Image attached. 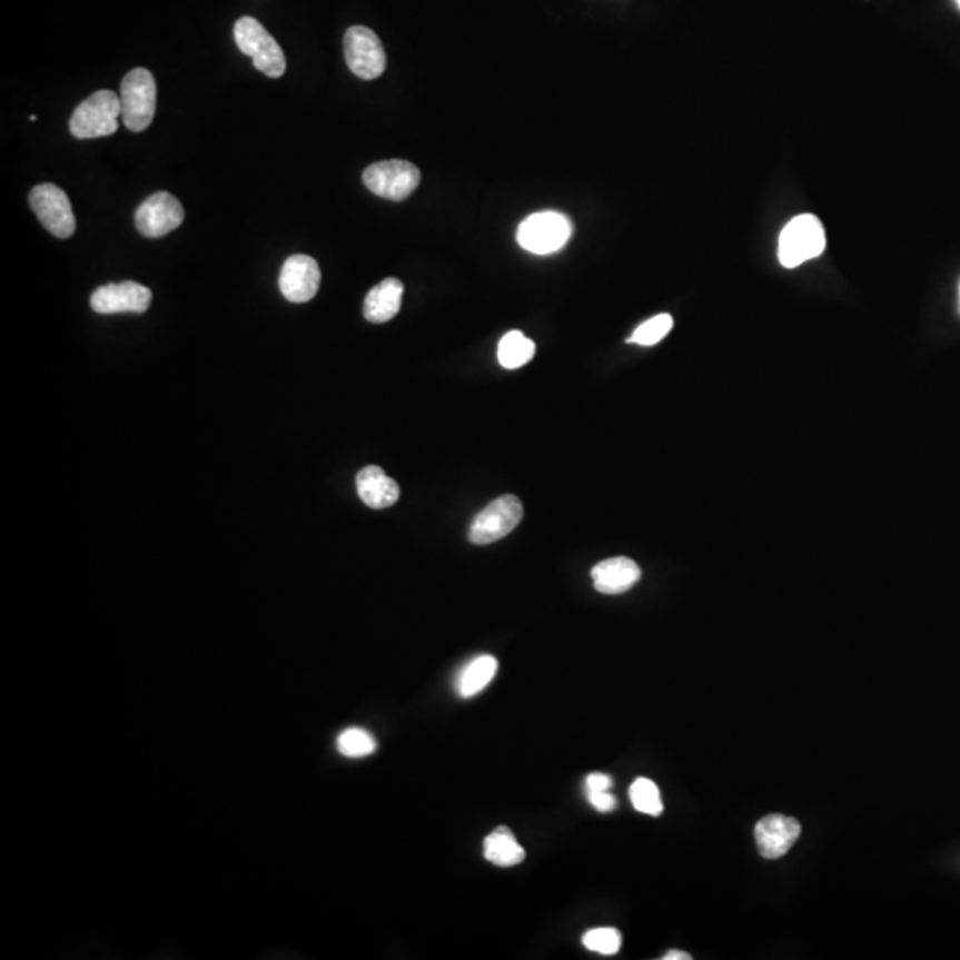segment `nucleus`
Here are the masks:
<instances>
[{"label":"nucleus","mask_w":960,"mask_h":960,"mask_svg":"<svg viewBox=\"0 0 960 960\" xmlns=\"http://www.w3.org/2000/svg\"><path fill=\"white\" fill-rule=\"evenodd\" d=\"M582 944L587 948L588 952L602 953V956H615L621 950L623 938H621L620 930L602 927V929H593L585 932L584 938H582Z\"/></svg>","instance_id":"5701e85b"},{"label":"nucleus","mask_w":960,"mask_h":960,"mask_svg":"<svg viewBox=\"0 0 960 960\" xmlns=\"http://www.w3.org/2000/svg\"><path fill=\"white\" fill-rule=\"evenodd\" d=\"M484 858L496 867H516L525 861V849L509 828H498L484 840Z\"/></svg>","instance_id":"a211bd4d"},{"label":"nucleus","mask_w":960,"mask_h":960,"mask_svg":"<svg viewBox=\"0 0 960 960\" xmlns=\"http://www.w3.org/2000/svg\"><path fill=\"white\" fill-rule=\"evenodd\" d=\"M825 244V230L819 217L811 214L793 217L779 237V261L786 269H795L804 261L820 257Z\"/></svg>","instance_id":"7ed1b4c3"},{"label":"nucleus","mask_w":960,"mask_h":960,"mask_svg":"<svg viewBox=\"0 0 960 960\" xmlns=\"http://www.w3.org/2000/svg\"><path fill=\"white\" fill-rule=\"evenodd\" d=\"M673 317L669 314H660L653 319L646 320V323L641 324L635 331H633L632 337L629 338L630 344H637V346L642 347H651L656 346L659 342L664 340L667 337L669 331L673 329Z\"/></svg>","instance_id":"4be33fe9"},{"label":"nucleus","mask_w":960,"mask_h":960,"mask_svg":"<svg viewBox=\"0 0 960 960\" xmlns=\"http://www.w3.org/2000/svg\"><path fill=\"white\" fill-rule=\"evenodd\" d=\"M611 775L602 774V772H594V774H588L587 778H585V793L611 792Z\"/></svg>","instance_id":"393cba45"},{"label":"nucleus","mask_w":960,"mask_h":960,"mask_svg":"<svg viewBox=\"0 0 960 960\" xmlns=\"http://www.w3.org/2000/svg\"><path fill=\"white\" fill-rule=\"evenodd\" d=\"M523 519V505L518 496L502 495L486 505L469 525L468 541L474 545H492L509 536Z\"/></svg>","instance_id":"423d86ee"},{"label":"nucleus","mask_w":960,"mask_h":960,"mask_svg":"<svg viewBox=\"0 0 960 960\" xmlns=\"http://www.w3.org/2000/svg\"><path fill=\"white\" fill-rule=\"evenodd\" d=\"M120 118V95L100 89L77 106L71 115L70 132L77 139L106 138L118 130Z\"/></svg>","instance_id":"f257e3e1"},{"label":"nucleus","mask_w":960,"mask_h":960,"mask_svg":"<svg viewBox=\"0 0 960 960\" xmlns=\"http://www.w3.org/2000/svg\"><path fill=\"white\" fill-rule=\"evenodd\" d=\"M641 567L629 557L606 558L591 570L594 588L602 594H623L641 580Z\"/></svg>","instance_id":"4468645a"},{"label":"nucleus","mask_w":960,"mask_h":960,"mask_svg":"<svg viewBox=\"0 0 960 960\" xmlns=\"http://www.w3.org/2000/svg\"><path fill=\"white\" fill-rule=\"evenodd\" d=\"M121 121L132 132L150 127L156 116L157 85L147 68H133L121 80Z\"/></svg>","instance_id":"20e7f679"},{"label":"nucleus","mask_w":960,"mask_h":960,"mask_svg":"<svg viewBox=\"0 0 960 960\" xmlns=\"http://www.w3.org/2000/svg\"><path fill=\"white\" fill-rule=\"evenodd\" d=\"M630 801L639 813L660 817L664 811V802L660 796L659 786L651 779L639 778L630 786Z\"/></svg>","instance_id":"aec40b11"},{"label":"nucleus","mask_w":960,"mask_h":960,"mask_svg":"<svg viewBox=\"0 0 960 960\" xmlns=\"http://www.w3.org/2000/svg\"><path fill=\"white\" fill-rule=\"evenodd\" d=\"M957 4H959V8H960V0H957Z\"/></svg>","instance_id":"bb28decb"},{"label":"nucleus","mask_w":960,"mask_h":960,"mask_svg":"<svg viewBox=\"0 0 960 960\" xmlns=\"http://www.w3.org/2000/svg\"><path fill=\"white\" fill-rule=\"evenodd\" d=\"M691 959H692V957L689 956V953L676 952V950H673V952L665 953V956H664V960H691Z\"/></svg>","instance_id":"a878e982"},{"label":"nucleus","mask_w":960,"mask_h":960,"mask_svg":"<svg viewBox=\"0 0 960 960\" xmlns=\"http://www.w3.org/2000/svg\"><path fill=\"white\" fill-rule=\"evenodd\" d=\"M320 287V269L315 258L293 255L285 260L279 275V290L290 303H308Z\"/></svg>","instance_id":"f8f14e48"},{"label":"nucleus","mask_w":960,"mask_h":960,"mask_svg":"<svg viewBox=\"0 0 960 960\" xmlns=\"http://www.w3.org/2000/svg\"><path fill=\"white\" fill-rule=\"evenodd\" d=\"M184 207L174 195L160 191L145 199L136 210V228L148 239H160L182 225Z\"/></svg>","instance_id":"9d476101"},{"label":"nucleus","mask_w":960,"mask_h":960,"mask_svg":"<svg viewBox=\"0 0 960 960\" xmlns=\"http://www.w3.org/2000/svg\"><path fill=\"white\" fill-rule=\"evenodd\" d=\"M337 749L342 756L365 758L376 753L377 742L367 730L347 728L338 735Z\"/></svg>","instance_id":"412c9836"},{"label":"nucleus","mask_w":960,"mask_h":960,"mask_svg":"<svg viewBox=\"0 0 960 960\" xmlns=\"http://www.w3.org/2000/svg\"><path fill=\"white\" fill-rule=\"evenodd\" d=\"M573 222L570 217L554 210L537 212L528 216L518 226L519 246L534 255H552L561 251L572 239Z\"/></svg>","instance_id":"39448f33"},{"label":"nucleus","mask_w":960,"mask_h":960,"mask_svg":"<svg viewBox=\"0 0 960 960\" xmlns=\"http://www.w3.org/2000/svg\"><path fill=\"white\" fill-rule=\"evenodd\" d=\"M801 837V823L784 814H766L754 829L758 850L765 859H779L795 845Z\"/></svg>","instance_id":"ddd939ff"},{"label":"nucleus","mask_w":960,"mask_h":960,"mask_svg":"<svg viewBox=\"0 0 960 960\" xmlns=\"http://www.w3.org/2000/svg\"><path fill=\"white\" fill-rule=\"evenodd\" d=\"M32 212L40 219L47 231L58 239H70L76 234L77 221L70 198L61 187L53 184H41L29 195Z\"/></svg>","instance_id":"6e6552de"},{"label":"nucleus","mask_w":960,"mask_h":960,"mask_svg":"<svg viewBox=\"0 0 960 960\" xmlns=\"http://www.w3.org/2000/svg\"><path fill=\"white\" fill-rule=\"evenodd\" d=\"M234 36L240 52L253 59L258 71L270 79L284 76L287 70L284 50L258 20L251 17L239 18L235 22Z\"/></svg>","instance_id":"f03ea898"},{"label":"nucleus","mask_w":960,"mask_h":960,"mask_svg":"<svg viewBox=\"0 0 960 960\" xmlns=\"http://www.w3.org/2000/svg\"><path fill=\"white\" fill-rule=\"evenodd\" d=\"M585 796H587L588 804L593 805L594 810L600 811V813H608V811L615 810V805H617V799L611 792L585 793Z\"/></svg>","instance_id":"b1692460"},{"label":"nucleus","mask_w":960,"mask_h":960,"mask_svg":"<svg viewBox=\"0 0 960 960\" xmlns=\"http://www.w3.org/2000/svg\"><path fill=\"white\" fill-rule=\"evenodd\" d=\"M347 67L356 77L374 80L386 70V52L379 36L364 26L347 29L344 36Z\"/></svg>","instance_id":"1a4fd4ad"},{"label":"nucleus","mask_w":960,"mask_h":960,"mask_svg":"<svg viewBox=\"0 0 960 960\" xmlns=\"http://www.w3.org/2000/svg\"><path fill=\"white\" fill-rule=\"evenodd\" d=\"M498 671V660L493 655H478L461 667L454 680V689L461 697H474L481 694L495 680Z\"/></svg>","instance_id":"f3484780"},{"label":"nucleus","mask_w":960,"mask_h":960,"mask_svg":"<svg viewBox=\"0 0 960 960\" xmlns=\"http://www.w3.org/2000/svg\"><path fill=\"white\" fill-rule=\"evenodd\" d=\"M359 498L370 509H388L397 504L400 489L394 478L385 474L382 466H365L356 475Z\"/></svg>","instance_id":"2eb2a0df"},{"label":"nucleus","mask_w":960,"mask_h":960,"mask_svg":"<svg viewBox=\"0 0 960 960\" xmlns=\"http://www.w3.org/2000/svg\"><path fill=\"white\" fill-rule=\"evenodd\" d=\"M534 355H536V344L522 331L507 333L498 344V362L502 367L509 370L527 365Z\"/></svg>","instance_id":"6ab92c4d"},{"label":"nucleus","mask_w":960,"mask_h":960,"mask_svg":"<svg viewBox=\"0 0 960 960\" xmlns=\"http://www.w3.org/2000/svg\"><path fill=\"white\" fill-rule=\"evenodd\" d=\"M150 305V288L136 281L103 285L91 294V308L102 315L145 314Z\"/></svg>","instance_id":"9b49d317"},{"label":"nucleus","mask_w":960,"mask_h":960,"mask_svg":"<svg viewBox=\"0 0 960 960\" xmlns=\"http://www.w3.org/2000/svg\"><path fill=\"white\" fill-rule=\"evenodd\" d=\"M420 180V169L407 160H383L368 166L364 174L368 191L392 201L409 198Z\"/></svg>","instance_id":"0eeeda50"},{"label":"nucleus","mask_w":960,"mask_h":960,"mask_svg":"<svg viewBox=\"0 0 960 960\" xmlns=\"http://www.w3.org/2000/svg\"><path fill=\"white\" fill-rule=\"evenodd\" d=\"M404 285L397 278L383 279L367 294L364 315L368 323L383 324L394 319L403 305Z\"/></svg>","instance_id":"dca6fc26"}]
</instances>
